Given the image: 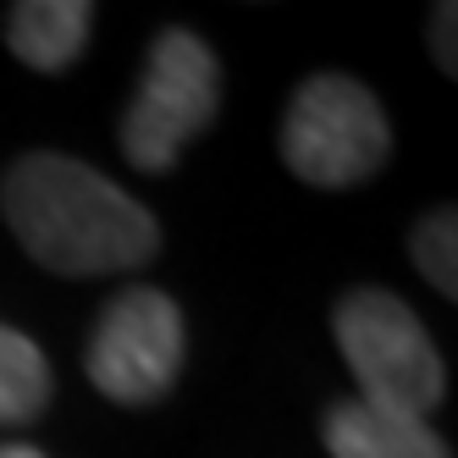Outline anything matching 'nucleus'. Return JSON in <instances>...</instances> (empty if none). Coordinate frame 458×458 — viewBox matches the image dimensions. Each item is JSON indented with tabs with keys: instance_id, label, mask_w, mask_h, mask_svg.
<instances>
[{
	"instance_id": "nucleus-1",
	"label": "nucleus",
	"mask_w": 458,
	"mask_h": 458,
	"mask_svg": "<svg viewBox=\"0 0 458 458\" xmlns=\"http://www.w3.org/2000/svg\"><path fill=\"white\" fill-rule=\"evenodd\" d=\"M0 210H6L17 243L61 276H111L133 271L160 249L155 216L72 155H22L0 177Z\"/></svg>"
},
{
	"instance_id": "nucleus-2",
	"label": "nucleus",
	"mask_w": 458,
	"mask_h": 458,
	"mask_svg": "<svg viewBox=\"0 0 458 458\" xmlns=\"http://www.w3.org/2000/svg\"><path fill=\"white\" fill-rule=\"evenodd\" d=\"M337 348L348 359V370L359 376V398L392 409V414H431L447 392L442 353L431 332L420 326V315L381 287H359L337 304L332 315Z\"/></svg>"
},
{
	"instance_id": "nucleus-3",
	"label": "nucleus",
	"mask_w": 458,
	"mask_h": 458,
	"mask_svg": "<svg viewBox=\"0 0 458 458\" xmlns=\"http://www.w3.org/2000/svg\"><path fill=\"white\" fill-rule=\"evenodd\" d=\"M221 106V67L199 34L166 28L155 39L144 78L122 111V155L139 172H172L188 139H199Z\"/></svg>"
},
{
	"instance_id": "nucleus-4",
	"label": "nucleus",
	"mask_w": 458,
	"mask_h": 458,
	"mask_svg": "<svg viewBox=\"0 0 458 458\" xmlns=\"http://www.w3.org/2000/svg\"><path fill=\"white\" fill-rule=\"evenodd\" d=\"M386 149H392L386 111L365 83L320 72L293 94L282 122V160L293 177L315 188H348L381 172Z\"/></svg>"
},
{
	"instance_id": "nucleus-5",
	"label": "nucleus",
	"mask_w": 458,
	"mask_h": 458,
	"mask_svg": "<svg viewBox=\"0 0 458 458\" xmlns=\"http://www.w3.org/2000/svg\"><path fill=\"white\" fill-rule=\"evenodd\" d=\"M182 370V310L160 287H127L89 343V381L116 403H155Z\"/></svg>"
},
{
	"instance_id": "nucleus-6",
	"label": "nucleus",
	"mask_w": 458,
	"mask_h": 458,
	"mask_svg": "<svg viewBox=\"0 0 458 458\" xmlns=\"http://www.w3.org/2000/svg\"><path fill=\"white\" fill-rule=\"evenodd\" d=\"M326 447L332 458H453V447L437 437L431 420L392 414L365 398L332 403L326 414Z\"/></svg>"
},
{
	"instance_id": "nucleus-7",
	"label": "nucleus",
	"mask_w": 458,
	"mask_h": 458,
	"mask_svg": "<svg viewBox=\"0 0 458 458\" xmlns=\"http://www.w3.org/2000/svg\"><path fill=\"white\" fill-rule=\"evenodd\" d=\"M89 22L94 6H83V0H22V6H12L6 39L34 72H67L89 45Z\"/></svg>"
},
{
	"instance_id": "nucleus-8",
	"label": "nucleus",
	"mask_w": 458,
	"mask_h": 458,
	"mask_svg": "<svg viewBox=\"0 0 458 458\" xmlns=\"http://www.w3.org/2000/svg\"><path fill=\"white\" fill-rule=\"evenodd\" d=\"M50 403V359L17 326H0V425H22Z\"/></svg>"
},
{
	"instance_id": "nucleus-9",
	"label": "nucleus",
	"mask_w": 458,
	"mask_h": 458,
	"mask_svg": "<svg viewBox=\"0 0 458 458\" xmlns=\"http://www.w3.org/2000/svg\"><path fill=\"white\" fill-rule=\"evenodd\" d=\"M453 243H458V216L453 210H437L414 226V266L442 299H458V249Z\"/></svg>"
},
{
	"instance_id": "nucleus-10",
	"label": "nucleus",
	"mask_w": 458,
	"mask_h": 458,
	"mask_svg": "<svg viewBox=\"0 0 458 458\" xmlns=\"http://www.w3.org/2000/svg\"><path fill=\"white\" fill-rule=\"evenodd\" d=\"M453 6H442L437 17H431V45H442V72H453Z\"/></svg>"
},
{
	"instance_id": "nucleus-11",
	"label": "nucleus",
	"mask_w": 458,
	"mask_h": 458,
	"mask_svg": "<svg viewBox=\"0 0 458 458\" xmlns=\"http://www.w3.org/2000/svg\"><path fill=\"white\" fill-rule=\"evenodd\" d=\"M0 458H45L39 447H22V442H12V447H0Z\"/></svg>"
}]
</instances>
